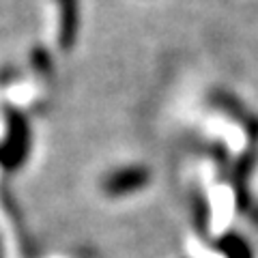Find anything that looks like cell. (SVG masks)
I'll list each match as a JSON object with an SVG mask.
<instances>
[{
	"label": "cell",
	"instance_id": "obj_1",
	"mask_svg": "<svg viewBox=\"0 0 258 258\" xmlns=\"http://www.w3.org/2000/svg\"><path fill=\"white\" fill-rule=\"evenodd\" d=\"M142 183H147V172L140 170V168H129V170H120L112 174L106 183V187L112 194H125L140 187Z\"/></svg>",
	"mask_w": 258,
	"mask_h": 258
}]
</instances>
